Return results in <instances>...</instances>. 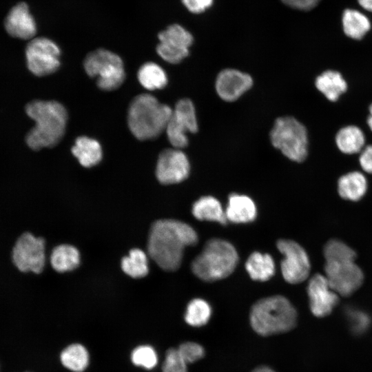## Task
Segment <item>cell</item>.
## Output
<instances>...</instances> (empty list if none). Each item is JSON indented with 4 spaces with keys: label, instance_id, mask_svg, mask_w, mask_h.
<instances>
[{
    "label": "cell",
    "instance_id": "obj_38",
    "mask_svg": "<svg viewBox=\"0 0 372 372\" xmlns=\"http://www.w3.org/2000/svg\"><path fill=\"white\" fill-rule=\"evenodd\" d=\"M320 0H281L285 5L300 10H309L314 8Z\"/></svg>",
    "mask_w": 372,
    "mask_h": 372
},
{
    "label": "cell",
    "instance_id": "obj_23",
    "mask_svg": "<svg viewBox=\"0 0 372 372\" xmlns=\"http://www.w3.org/2000/svg\"><path fill=\"white\" fill-rule=\"evenodd\" d=\"M192 212L199 220L214 221L226 225L227 220L225 212L216 198L205 196L200 198L192 205Z\"/></svg>",
    "mask_w": 372,
    "mask_h": 372
},
{
    "label": "cell",
    "instance_id": "obj_29",
    "mask_svg": "<svg viewBox=\"0 0 372 372\" xmlns=\"http://www.w3.org/2000/svg\"><path fill=\"white\" fill-rule=\"evenodd\" d=\"M121 268L124 273L132 278L145 276L149 271L146 254L140 249L130 250L129 255L123 258Z\"/></svg>",
    "mask_w": 372,
    "mask_h": 372
},
{
    "label": "cell",
    "instance_id": "obj_21",
    "mask_svg": "<svg viewBox=\"0 0 372 372\" xmlns=\"http://www.w3.org/2000/svg\"><path fill=\"white\" fill-rule=\"evenodd\" d=\"M337 186L338 194L342 198L358 201L366 194L368 181L362 172L352 170L338 178Z\"/></svg>",
    "mask_w": 372,
    "mask_h": 372
},
{
    "label": "cell",
    "instance_id": "obj_39",
    "mask_svg": "<svg viewBox=\"0 0 372 372\" xmlns=\"http://www.w3.org/2000/svg\"><path fill=\"white\" fill-rule=\"evenodd\" d=\"M366 123L369 130L372 133V103L368 107V116Z\"/></svg>",
    "mask_w": 372,
    "mask_h": 372
},
{
    "label": "cell",
    "instance_id": "obj_31",
    "mask_svg": "<svg viewBox=\"0 0 372 372\" xmlns=\"http://www.w3.org/2000/svg\"><path fill=\"white\" fill-rule=\"evenodd\" d=\"M326 262L355 261L356 254L353 249L339 240H329L324 247Z\"/></svg>",
    "mask_w": 372,
    "mask_h": 372
},
{
    "label": "cell",
    "instance_id": "obj_30",
    "mask_svg": "<svg viewBox=\"0 0 372 372\" xmlns=\"http://www.w3.org/2000/svg\"><path fill=\"white\" fill-rule=\"evenodd\" d=\"M211 316L209 304L203 299L195 298L187 306L185 320L190 326L199 327L206 324Z\"/></svg>",
    "mask_w": 372,
    "mask_h": 372
},
{
    "label": "cell",
    "instance_id": "obj_34",
    "mask_svg": "<svg viewBox=\"0 0 372 372\" xmlns=\"http://www.w3.org/2000/svg\"><path fill=\"white\" fill-rule=\"evenodd\" d=\"M177 350L186 364L195 362L205 355L203 347L194 342H183L178 347Z\"/></svg>",
    "mask_w": 372,
    "mask_h": 372
},
{
    "label": "cell",
    "instance_id": "obj_22",
    "mask_svg": "<svg viewBox=\"0 0 372 372\" xmlns=\"http://www.w3.org/2000/svg\"><path fill=\"white\" fill-rule=\"evenodd\" d=\"M72 153L80 164L85 167L97 165L102 159V149L99 143L87 136H79L72 147Z\"/></svg>",
    "mask_w": 372,
    "mask_h": 372
},
{
    "label": "cell",
    "instance_id": "obj_11",
    "mask_svg": "<svg viewBox=\"0 0 372 372\" xmlns=\"http://www.w3.org/2000/svg\"><path fill=\"white\" fill-rule=\"evenodd\" d=\"M276 245L284 256L280 264L284 279L290 284H298L305 280L311 269L305 250L296 242L288 239L278 240Z\"/></svg>",
    "mask_w": 372,
    "mask_h": 372
},
{
    "label": "cell",
    "instance_id": "obj_17",
    "mask_svg": "<svg viewBox=\"0 0 372 372\" xmlns=\"http://www.w3.org/2000/svg\"><path fill=\"white\" fill-rule=\"evenodd\" d=\"M4 27L12 37L31 40L37 33V24L25 2H20L13 6L4 20Z\"/></svg>",
    "mask_w": 372,
    "mask_h": 372
},
{
    "label": "cell",
    "instance_id": "obj_40",
    "mask_svg": "<svg viewBox=\"0 0 372 372\" xmlns=\"http://www.w3.org/2000/svg\"><path fill=\"white\" fill-rule=\"evenodd\" d=\"M359 4L365 10L372 12V0H358Z\"/></svg>",
    "mask_w": 372,
    "mask_h": 372
},
{
    "label": "cell",
    "instance_id": "obj_5",
    "mask_svg": "<svg viewBox=\"0 0 372 372\" xmlns=\"http://www.w3.org/2000/svg\"><path fill=\"white\" fill-rule=\"evenodd\" d=\"M238 255L228 241L212 238L192 263L193 273L200 280L212 282L225 278L235 269Z\"/></svg>",
    "mask_w": 372,
    "mask_h": 372
},
{
    "label": "cell",
    "instance_id": "obj_33",
    "mask_svg": "<svg viewBox=\"0 0 372 372\" xmlns=\"http://www.w3.org/2000/svg\"><path fill=\"white\" fill-rule=\"evenodd\" d=\"M163 372H187V364L180 357L177 349L167 350L162 365Z\"/></svg>",
    "mask_w": 372,
    "mask_h": 372
},
{
    "label": "cell",
    "instance_id": "obj_13",
    "mask_svg": "<svg viewBox=\"0 0 372 372\" xmlns=\"http://www.w3.org/2000/svg\"><path fill=\"white\" fill-rule=\"evenodd\" d=\"M324 271L332 289L342 296L351 295L363 282V273L355 261L326 262Z\"/></svg>",
    "mask_w": 372,
    "mask_h": 372
},
{
    "label": "cell",
    "instance_id": "obj_27",
    "mask_svg": "<svg viewBox=\"0 0 372 372\" xmlns=\"http://www.w3.org/2000/svg\"><path fill=\"white\" fill-rule=\"evenodd\" d=\"M137 76L142 86L148 90L162 89L167 83V76L163 69L153 62L144 63L139 68Z\"/></svg>",
    "mask_w": 372,
    "mask_h": 372
},
{
    "label": "cell",
    "instance_id": "obj_41",
    "mask_svg": "<svg viewBox=\"0 0 372 372\" xmlns=\"http://www.w3.org/2000/svg\"><path fill=\"white\" fill-rule=\"evenodd\" d=\"M251 372H276V371L269 366H260L254 369Z\"/></svg>",
    "mask_w": 372,
    "mask_h": 372
},
{
    "label": "cell",
    "instance_id": "obj_9",
    "mask_svg": "<svg viewBox=\"0 0 372 372\" xmlns=\"http://www.w3.org/2000/svg\"><path fill=\"white\" fill-rule=\"evenodd\" d=\"M198 130L196 110L189 99L179 100L167 125L165 132L170 144L176 149L187 146V132L196 133Z\"/></svg>",
    "mask_w": 372,
    "mask_h": 372
},
{
    "label": "cell",
    "instance_id": "obj_8",
    "mask_svg": "<svg viewBox=\"0 0 372 372\" xmlns=\"http://www.w3.org/2000/svg\"><path fill=\"white\" fill-rule=\"evenodd\" d=\"M60 54L59 47L51 39L43 37L33 38L25 48L28 68L38 76L52 74L60 66Z\"/></svg>",
    "mask_w": 372,
    "mask_h": 372
},
{
    "label": "cell",
    "instance_id": "obj_37",
    "mask_svg": "<svg viewBox=\"0 0 372 372\" xmlns=\"http://www.w3.org/2000/svg\"><path fill=\"white\" fill-rule=\"evenodd\" d=\"M191 12L198 14L204 12L213 4V0H181Z\"/></svg>",
    "mask_w": 372,
    "mask_h": 372
},
{
    "label": "cell",
    "instance_id": "obj_25",
    "mask_svg": "<svg viewBox=\"0 0 372 372\" xmlns=\"http://www.w3.org/2000/svg\"><path fill=\"white\" fill-rule=\"evenodd\" d=\"M342 22L345 36L355 41L363 39L371 29L369 19L355 10H345L342 14Z\"/></svg>",
    "mask_w": 372,
    "mask_h": 372
},
{
    "label": "cell",
    "instance_id": "obj_32",
    "mask_svg": "<svg viewBox=\"0 0 372 372\" xmlns=\"http://www.w3.org/2000/svg\"><path fill=\"white\" fill-rule=\"evenodd\" d=\"M131 360L136 366L151 369L157 364L158 355L152 347L141 345L133 350Z\"/></svg>",
    "mask_w": 372,
    "mask_h": 372
},
{
    "label": "cell",
    "instance_id": "obj_24",
    "mask_svg": "<svg viewBox=\"0 0 372 372\" xmlns=\"http://www.w3.org/2000/svg\"><path fill=\"white\" fill-rule=\"evenodd\" d=\"M245 269L251 279L267 281L275 273L276 267L273 258L268 254L253 252L247 258Z\"/></svg>",
    "mask_w": 372,
    "mask_h": 372
},
{
    "label": "cell",
    "instance_id": "obj_1",
    "mask_svg": "<svg viewBox=\"0 0 372 372\" xmlns=\"http://www.w3.org/2000/svg\"><path fill=\"white\" fill-rule=\"evenodd\" d=\"M196 231L188 224L177 220H158L152 225L148 242L149 256L163 269L179 268L183 251L198 242Z\"/></svg>",
    "mask_w": 372,
    "mask_h": 372
},
{
    "label": "cell",
    "instance_id": "obj_26",
    "mask_svg": "<svg viewBox=\"0 0 372 372\" xmlns=\"http://www.w3.org/2000/svg\"><path fill=\"white\" fill-rule=\"evenodd\" d=\"M50 260L54 270L65 272L73 270L79 265L80 254L74 246L61 245L52 250Z\"/></svg>",
    "mask_w": 372,
    "mask_h": 372
},
{
    "label": "cell",
    "instance_id": "obj_14",
    "mask_svg": "<svg viewBox=\"0 0 372 372\" xmlns=\"http://www.w3.org/2000/svg\"><path fill=\"white\" fill-rule=\"evenodd\" d=\"M189 171V160L180 149L169 148L160 154L156 175L161 183L170 185L180 183L188 177Z\"/></svg>",
    "mask_w": 372,
    "mask_h": 372
},
{
    "label": "cell",
    "instance_id": "obj_35",
    "mask_svg": "<svg viewBox=\"0 0 372 372\" xmlns=\"http://www.w3.org/2000/svg\"><path fill=\"white\" fill-rule=\"evenodd\" d=\"M348 318L351 330L355 334L364 333L371 324V319L367 313L359 310H349Z\"/></svg>",
    "mask_w": 372,
    "mask_h": 372
},
{
    "label": "cell",
    "instance_id": "obj_19",
    "mask_svg": "<svg viewBox=\"0 0 372 372\" xmlns=\"http://www.w3.org/2000/svg\"><path fill=\"white\" fill-rule=\"evenodd\" d=\"M338 151L347 156L358 155L366 145V137L363 130L353 124L340 127L334 137Z\"/></svg>",
    "mask_w": 372,
    "mask_h": 372
},
{
    "label": "cell",
    "instance_id": "obj_3",
    "mask_svg": "<svg viewBox=\"0 0 372 372\" xmlns=\"http://www.w3.org/2000/svg\"><path fill=\"white\" fill-rule=\"evenodd\" d=\"M172 113L169 106L160 103L154 96L139 94L130 105L128 126L138 140L154 139L165 131Z\"/></svg>",
    "mask_w": 372,
    "mask_h": 372
},
{
    "label": "cell",
    "instance_id": "obj_36",
    "mask_svg": "<svg viewBox=\"0 0 372 372\" xmlns=\"http://www.w3.org/2000/svg\"><path fill=\"white\" fill-rule=\"evenodd\" d=\"M358 161L362 170L372 174V144H366L358 155Z\"/></svg>",
    "mask_w": 372,
    "mask_h": 372
},
{
    "label": "cell",
    "instance_id": "obj_4",
    "mask_svg": "<svg viewBox=\"0 0 372 372\" xmlns=\"http://www.w3.org/2000/svg\"><path fill=\"white\" fill-rule=\"evenodd\" d=\"M249 318L252 329L258 334L269 336L293 329L297 312L287 298L277 295L258 300L251 309Z\"/></svg>",
    "mask_w": 372,
    "mask_h": 372
},
{
    "label": "cell",
    "instance_id": "obj_7",
    "mask_svg": "<svg viewBox=\"0 0 372 372\" xmlns=\"http://www.w3.org/2000/svg\"><path fill=\"white\" fill-rule=\"evenodd\" d=\"M83 65L90 76H97V85L103 90H116L125 80L122 59L118 54L106 49L99 48L90 52Z\"/></svg>",
    "mask_w": 372,
    "mask_h": 372
},
{
    "label": "cell",
    "instance_id": "obj_10",
    "mask_svg": "<svg viewBox=\"0 0 372 372\" xmlns=\"http://www.w3.org/2000/svg\"><path fill=\"white\" fill-rule=\"evenodd\" d=\"M12 258L21 271L41 272L45 264V240L30 233L22 234L13 247Z\"/></svg>",
    "mask_w": 372,
    "mask_h": 372
},
{
    "label": "cell",
    "instance_id": "obj_12",
    "mask_svg": "<svg viewBox=\"0 0 372 372\" xmlns=\"http://www.w3.org/2000/svg\"><path fill=\"white\" fill-rule=\"evenodd\" d=\"M158 54L165 61L179 63L189 54L194 38L192 34L179 24H172L158 34Z\"/></svg>",
    "mask_w": 372,
    "mask_h": 372
},
{
    "label": "cell",
    "instance_id": "obj_18",
    "mask_svg": "<svg viewBox=\"0 0 372 372\" xmlns=\"http://www.w3.org/2000/svg\"><path fill=\"white\" fill-rule=\"evenodd\" d=\"M317 91L326 100L335 103L348 90V83L342 74L336 70L328 69L318 74L314 81Z\"/></svg>",
    "mask_w": 372,
    "mask_h": 372
},
{
    "label": "cell",
    "instance_id": "obj_2",
    "mask_svg": "<svg viewBox=\"0 0 372 372\" xmlns=\"http://www.w3.org/2000/svg\"><path fill=\"white\" fill-rule=\"evenodd\" d=\"M25 112L35 122L25 137L28 146L37 151L56 145L64 135L68 121L64 106L54 101L34 100L26 105Z\"/></svg>",
    "mask_w": 372,
    "mask_h": 372
},
{
    "label": "cell",
    "instance_id": "obj_20",
    "mask_svg": "<svg viewBox=\"0 0 372 372\" xmlns=\"http://www.w3.org/2000/svg\"><path fill=\"white\" fill-rule=\"evenodd\" d=\"M227 220L234 223H247L254 221L257 209L251 198L245 195H229L225 211Z\"/></svg>",
    "mask_w": 372,
    "mask_h": 372
},
{
    "label": "cell",
    "instance_id": "obj_16",
    "mask_svg": "<svg viewBox=\"0 0 372 372\" xmlns=\"http://www.w3.org/2000/svg\"><path fill=\"white\" fill-rule=\"evenodd\" d=\"M253 85L251 76L240 70L227 68L217 76L215 88L223 101L232 102L240 98Z\"/></svg>",
    "mask_w": 372,
    "mask_h": 372
},
{
    "label": "cell",
    "instance_id": "obj_28",
    "mask_svg": "<svg viewBox=\"0 0 372 372\" xmlns=\"http://www.w3.org/2000/svg\"><path fill=\"white\" fill-rule=\"evenodd\" d=\"M60 360L68 369L74 372H82L89 364V353L82 344H72L62 351Z\"/></svg>",
    "mask_w": 372,
    "mask_h": 372
},
{
    "label": "cell",
    "instance_id": "obj_15",
    "mask_svg": "<svg viewBox=\"0 0 372 372\" xmlns=\"http://www.w3.org/2000/svg\"><path fill=\"white\" fill-rule=\"evenodd\" d=\"M307 293L311 311L319 318L330 314L339 300L338 294L332 289L326 276L319 273L309 280Z\"/></svg>",
    "mask_w": 372,
    "mask_h": 372
},
{
    "label": "cell",
    "instance_id": "obj_6",
    "mask_svg": "<svg viewBox=\"0 0 372 372\" xmlns=\"http://www.w3.org/2000/svg\"><path fill=\"white\" fill-rule=\"evenodd\" d=\"M270 141L289 160L304 162L309 156V136L304 124L293 116L278 118L270 132Z\"/></svg>",
    "mask_w": 372,
    "mask_h": 372
}]
</instances>
